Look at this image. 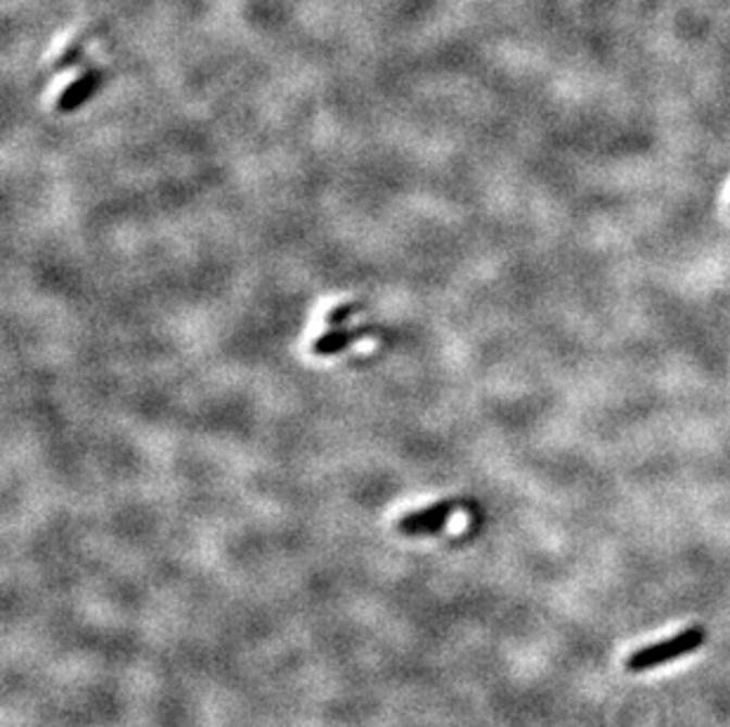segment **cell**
Listing matches in <instances>:
<instances>
[{
  "label": "cell",
  "instance_id": "obj_1",
  "mask_svg": "<svg viewBox=\"0 0 730 727\" xmlns=\"http://www.w3.org/2000/svg\"><path fill=\"white\" fill-rule=\"evenodd\" d=\"M702 642H705V630L688 628L683 630V634L674 636L669 640L647 644V648L633 652L627 660V668L631 670V674H643V670H651L662 664H669L674 660H681V656L700 650Z\"/></svg>",
  "mask_w": 730,
  "mask_h": 727
},
{
  "label": "cell",
  "instance_id": "obj_2",
  "mask_svg": "<svg viewBox=\"0 0 730 727\" xmlns=\"http://www.w3.org/2000/svg\"><path fill=\"white\" fill-rule=\"evenodd\" d=\"M456 505L458 503L452 499L436 501V503L418 507V511H412L404 517H400L395 527L400 534H407V537H426V534H438L444 525L450 523Z\"/></svg>",
  "mask_w": 730,
  "mask_h": 727
},
{
  "label": "cell",
  "instance_id": "obj_3",
  "mask_svg": "<svg viewBox=\"0 0 730 727\" xmlns=\"http://www.w3.org/2000/svg\"><path fill=\"white\" fill-rule=\"evenodd\" d=\"M102 78H104L102 68H90V72H86L84 76H78L76 80H72V84L62 90V95L55 102L58 112L60 114H72V112H76V109L84 106L92 98V92L102 86Z\"/></svg>",
  "mask_w": 730,
  "mask_h": 727
},
{
  "label": "cell",
  "instance_id": "obj_4",
  "mask_svg": "<svg viewBox=\"0 0 730 727\" xmlns=\"http://www.w3.org/2000/svg\"><path fill=\"white\" fill-rule=\"evenodd\" d=\"M374 334L372 326H357V328H345V326H333L331 331L322 334L313 340V346H310V352L315 356H333L338 352L348 350L353 346L355 340L360 338H367Z\"/></svg>",
  "mask_w": 730,
  "mask_h": 727
},
{
  "label": "cell",
  "instance_id": "obj_5",
  "mask_svg": "<svg viewBox=\"0 0 730 727\" xmlns=\"http://www.w3.org/2000/svg\"><path fill=\"white\" fill-rule=\"evenodd\" d=\"M364 305L362 303H343V305H336L329 314H327V324L331 326H341L348 324L350 317H355L357 312H362Z\"/></svg>",
  "mask_w": 730,
  "mask_h": 727
},
{
  "label": "cell",
  "instance_id": "obj_6",
  "mask_svg": "<svg viewBox=\"0 0 730 727\" xmlns=\"http://www.w3.org/2000/svg\"><path fill=\"white\" fill-rule=\"evenodd\" d=\"M80 58H84V38H78V43H72L70 48L64 50L62 54V62H58V68H66V66H72L74 62H80Z\"/></svg>",
  "mask_w": 730,
  "mask_h": 727
}]
</instances>
